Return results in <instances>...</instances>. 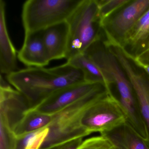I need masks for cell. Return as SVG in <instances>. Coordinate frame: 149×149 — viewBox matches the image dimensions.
Wrapping results in <instances>:
<instances>
[{
	"instance_id": "cell-1",
	"label": "cell",
	"mask_w": 149,
	"mask_h": 149,
	"mask_svg": "<svg viewBox=\"0 0 149 149\" xmlns=\"http://www.w3.org/2000/svg\"><path fill=\"white\" fill-rule=\"evenodd\" d=\"M6 79L25 96L30 108L59 90L86 82L83 72L68 62L49 68L29 67L7 75Z\"/></svg>"
},
{
	"instance_id": "cell-2",
	"label": "cell",
	"mask_w": 149,
	"mask_h": 149,
	"mask_svg": "<svg viewBox=\"0 0 149 149\" xmlns=\"http://www.w3.org/2000/svg\"><path fill=\"white\" fill-rule=\"evenodd\" d=\"M109 93L108 88L103 87L52 114L48 134L40 149L89 135L82 125L83 116L92 104Z\"/></svg>"
},
{
	"instance_id": "cell-3",
	"label": "cell",
	"mask_w": 149,
	"mask_h": 149,
	"mask_svg": "<svg viewBox=\"0 0 149 149\" xmlns=\"http://www.w3.org/2000/svg\"><path fill=\"white\" fill-rule=\"evenodd\" d=\"M98 10L97 0H83L67 21L69 26L67 61L102 40Z\"/></svg>"
},
{
	"instance_id": "cell-4",
	"label": "cell",
	"mask_w": 149,
	"mask_h": 149,
	"mask_svg": "<svg viewBox=\"0 0 149 149\" xmlns=\"http://www.w3.org/2000/svg\"><path fill=\"white\" fill-rule=\"evenodd\" d=\"M83 0H28L22 6L25 33L42 31L67 21Z\"/></svg>"
},
{
	"instance_id": "cell-5",
	"label": "cell",
	"mask_w": 149,
	"mask_h": 149,
	"mask_svg": "<svg viewBox=\"0 0 149 149\" xmlns=\"http://www.w3.org/2000/svg\"><path fill=\"white\" fill-rule=\"evenodd\" d=\"M92 60L112 81L116 86V94L110 93L122 109L134 110L138 102L130 83L115 55L102 40L97 41L83 52Z\"/></svg>"
},
{
	"instance_id": "cell-6",
	"label": "cell",
	"mask_w": 149,
	"mask_h": 149,
	"mask_svg": "<svg viewBox=\"0 0 149 149\" xmlns=\"http://www.w3.org/2000/svg\"><path fill=\"white\" fill-rule=\"evenodd\" d=\"M149 9V0H132L101 23L105 46L122 47L140 17Z\"/></svg>"
},
{
	"instance_id": "cell-7",
	"label": "cell",
	"mask_w": 149,
	"mask_h": 149,
	"mask_svg": "<svg viewBox=\"0 0 149 149\" xmlns=\"http://www.w3.org/2000/svg\"><path fill=\"white\" fill-rule=\"evenodd\" d=\"M126 121L125 115L109 93L88 109L83 116L81 124L91 134L109 130Z\"/></svg>"
},
{
	"instance_id": "cell-8",
	"label": "cell",
	"mask_w": 149,
	"mask_h": 149,
	"mask_svg": "<svg viewBox=\"0 0 149 149\" xmlns=\"http://www.w3.org/2000/svg\"><path fill=\"white\" fill-rule=\"evenodd\" d=\"M104 87L106 86L101 83L84 82L75 84L54 92L32 108L42 113L52 115L91 92Z\"/></svg>"
},
{
	"instance_id": "cell-9",
	"label": "cell",
	"mask_w": 149,
	"mask_h": 149,
	"mask_svg": "<svg viewBox=\"0 0 149 149\" xmlns=\"http://www.w3.org/2000/svg\"><path fill=\"white\" fill-rule=\"evenodd\" d=\"M116 57L126 74L136 97L141 116L147 132L145 142L149 147V81L144 74L139 72L133 63L122 52Z\"/></svg>"
},
{
	"instance_id": "cell-10",
	"label": "cell",
	"mask_w": 149,
	"mask_h": 149,
	"mask_svg": "<svg viewBox=\"0 0 149 149\" xmlns=\"http://www.w3.org/2000/svg\"><path fill=\"white\" fill-rule=\"evenodd\" d=\"M27 100L17 90L10 87L0 88V125L13 131L26 111L29 109Z\"/></svg>"
},
{
	"instance_id": "cell-11",
	"label": "cell",
	"mask_w": 149,
	"mask_h": 149,
	"mask_svg": "<svg viewBox=\"0 0 149 149\" xmlns=\"http://www.w3.org/2000/svg\"><path fill=\"white\" fill-rule=\"evenodd\" d=\"M17 57L29 67H44L50 60L42 40L41 31L25 33L24 42Z\"/></svg>"
},
{
	"instance_id": "cell-12",
	"label": "cell",
	"mask_w": 149,
	"mask_h": 149,
	"mask_svg": "<svg viewBox=\"0 0 149 149\" xmlns=\"http://www.w3.org/2000/svg\"><path fill=\"white\" fill-rule=\"evenodd\" d=\"M42 40L50 61L66 58L69 36L67 21L41 31Z\"/></svg>"
},
{
	"instance_id": "cell-13",
	"label": "cell",
	"mask_w": 149,
	"mask_h": 149,
	"mask_svg": "<svg viewBox=\"0 0 149 149\" xmlns=\"http://www.w3.org/2000/svg\"><path fill=\"white\" fill-rule=\"evenodd\" d=\"M16 49L9 37L7 28L6 3L0 1V71L7 75L15 72L17 68Z\"/></svg>"
},
{
	"instance_id": "cell-14",
	"label": "cell",
	"mask_w": 149,
	"mask_h": 149,
	"mask_svg": "<svg viewBox=\"0 0 149 149\" xmlns=\"http://www.w3.org/2000/svg\"><path fill=\"white\" fill-rule=\"evenodd\" d=\"M100 134L109 139L116 149H149L144 139L127 121Z\"/></svg>"
},
{
	"instance_id": "cell-15",
	"label": "cell",
	"mask_w": 149,
	"mask_h": 149,
	"mask_svg": "<svg viewBox=\"0 0 149 149\" xmlns=\"http://www.w3.org/2000/svg\"><path fill=\"white\" fill-rule=\"evenodd\" d=\"M120 47L133 56L149 48V9L140 17Z\"/></svg>"
},
{
	"instance_id": "cell-16",
	"label": "cell",
	"mask_w": 149,
	"mask_h": 149,
	"mask_svg": "<svg viewBox=\"0 0 149 149\" xmlns=\"http://www.w3.org/2000/svg\"><path fill=\"white\" fill-rule=\"evenodd\" d=\"M72 66L81 70L86 82L103 84L111 91L113 82L102 70L84 53L79 54L67 61Z\"/></svg>"
},
{
	"instance_id": "cell-17",
	"label": "cell",
	"mask_w": 149,
	"mask_h": 149,
	"mask_svg": "<svg viewBox=\"0 0 149 149\" xmlns=\"http://www.w3.org/2000/svg\"><path fill=\"white\" fill-rule=\"evenodd\" d=\"M52 115L42 113L33 108H29L14 129L16 137L47 127L52 122Z\"/></svg>"
},
{
	"instance_id": "cell-18",
	"label": "cell",
	"mask_w": 149,
	"mask_h": 149,
	"mask_svg": "<svg viewBox=\"0 0 149 149\" xmlns=\"http://www.w3.org/2000/svg\"><path fill=\"white\" fill-rule=\"evenodd\" d=\"M132 0H97L98 15L101 23L111 17Z\"/></svg>"
},
{
	"instance_id": "cell-19",
	"label": "cell",
	"mask_w": 149,
	"mask_h": 149,
	"mask_svg": "<svg viewBox=\"0 0 149 149\" xmlns=\"http://www.w3.org/2000/svg\"><path fill=\"white\" fill-rule=\"evenodd\" d=\"M78 149H116L109 139L100 135L85 139Z\"/></svg>"
},
{
	"instance_id": "cell-20",
	"label": "cell",
	"mask_w": 149,
	"mask_h": 149,
	"mask_svg": "<svg viewBox=\"0 0 149 149\" xmlns=\"http://www.w3.org/2000/svg\"><path fill=\"white\" fill-rule=\"evenodd\" d=\"M48 127L39 130L29 142L26 149H40L49 133Z\"/></svg>"
},
{
	"instance_id": "cell-21",
	"label": "cell",
	"mask_w": 149,
	"mask_h": 149,
	"mask_svg": "<svg viewBox=\"0 0 149 149\" xmlns=\"http://www.w3.org/2000/svg\"><path fill=\"white\" fill-rule=\"evenodd\" d=\"M83 141V137L77 138L53 146L46 149H78Z\"/></svg>"
},
{
	"instance_id": "cell-22",
	"label": "cell",
	"mask_w": 149,
	"mask_h": 149,
	"mask_svg": "<svg viewBox=\"0 0 149 149\" xmlns=\"http://www.w3.org/2000/svg\"><path fill=\"white\" fill-rule=\"evenodd\" d=\"M38 131L17 137L15 149H26L29 142L36 135Z\"/></svg>"
},
{
	"instance_id": "cell-23",
	"label": "cell",
	"mask_w": 149,
	"mask_h": 149,
	"mask_svg": "<svg viewBox=\"0 0 149 149\" xmlns=\"http://www.w3.org/2000/svg\"><path fill=\"white\" fill-rule=\"evenodd\" d=\"M135 57L143 63L149 65V49Z\"/></svg>"
},
{
	"instance_id": "cell-24",
	"label": "cell",
	"mask_w": 149,
	"mask_h": 149,
	"mask_svg": "<svg viewBox=\"0 0 149 149\" xmlns=\"http://www.w3.org/2000/svg\"></svg>"
},
{
	"instance_id": "cell-25",
	"label": "cell",
	"mask_w": 149,
	"mask_h": 149,
	"mask_svg": "<svg viewBox=\"0 0 149 149\" xmlns=\"http://www.w3.org/2000/svg\"></svg>"
}]
</instances>
